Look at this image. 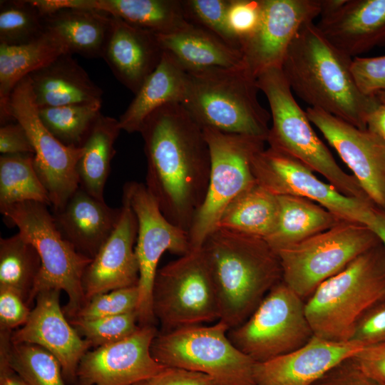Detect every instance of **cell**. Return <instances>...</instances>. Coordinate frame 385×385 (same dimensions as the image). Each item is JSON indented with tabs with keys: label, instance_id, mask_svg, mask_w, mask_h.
<instances>
[{
	"label": "cell",
	"instance_id": "c3c4849f",
	"mask_svg": "<svg viewBox=\"0 0 385 385\" xmlns=\"http://www.w3.org/2000/svg\"><path fill=\"white\" fill-rule=\"evenodd\" d=\"M0 153L2 155L34 154V151L24 127L15 120L0 128Z\"/></svg>",
	"mask_w": 385,
	"mask_h": 385
},
{
	"label": "cell",
	"instance_id": "8992f818",
	"mask_svg": "<svg viewBox=\"0 0 385 385\" xmlns=\"http://www.w3.org/2000/svg\"><path fill=\"white\" fill-rule=\"evenodd\" d=\"M257 83L270 105L272 120L267 138L270 147L321 174L342 194L369 201L354 176L341 168L313 130L282 69L274 68L262 72L257 76Z\"/></svg>",
	"mask_w": 385,
	"mask_h": 385
},
{
	"label": "cell",
	"instance_id": "83f0119b",
	"mask_svg": "<svg viewBox=\"0 0 385 385\" xmlns=\"http://www.w3.org/2000/svg\"><path fill=\"white\" fill-rule=\"evenodd\" d=\"M188 74L170 56L162 58L143 83L118 121L121 130L139 132L145 119L153 111L169 103H183Z\"/></svg>",
	"mask_w": 385,
	"mask_h": 385
},
{
	"label": "cell",
	"instance_id": "bcb514c9",
	"mask_svg": "<svg viewBox=\"0 0 385 385\" xmlns=\"http://www.w3.org/2000/svg\"><path fill=\"white\" fill-rule=\"evenodd\" d=\"M313 385H380L364 374L352 357L334 367Z\"/></svg>",
	"mask_w": 385,
	"mask_h": 385
},
{
	"label": "cell",
	"instance_id": "681fc988",
	"mask_svg": "<svg viewBox=\"0 0 385 385\" xmlns=\"http://www.w3.org/2000/svg\"><path fill=\"white\" fill-rule=\"evenodd\" d=\"M149 385H217L209 376L188 369L166 367L150 379Z\"/></svg>",
	"mask_w": 385,
	"mask_h": 385
},
{
	"label": "cell",
	"instance_id": "d6a6232c",
	"mask_svg": "<svg viewBox=\"0 0 385 385\" xmlns=\"http://www.w3.org/2000/svg\"><path fill=\"white\" fill-rule=\"evenodd\" d=\"M278 211L277 196L257 183L239 195L227 205L216 229L265 239L276 226Z\"/></svg>",
	"mask_w": 385,
	"mask_h": 385
},
{
	"label": "cell",
	"instance_id": "d4e9b609",
	"mask_svg": "<svg viewBox=\"0 0 385 385\" xmlns=\"http://www.w3.org/2000/svg\"><path fill=\"white\" fill-rule=\"evenodd\" d=\"M38 108L102 103L103 91L71 53L28 76Z\"/></svg>",
	"mask_w": 385,
	"mask_h": 385
},
{
	"label": "cell",
	"instance_id": "836d02e7",
	"mask_svg": "<svg viewBox=\"0 0 385 385\" xmlns=\"http://www.w3.org/2000/svg\"><path fill=\"white\" fill-rule=\"evenodd\" d=\"M24 202L51 206L47 190L34 166V154L0 157V207Z\"/></svg>",
	"mask_w": 385,
	"mask_h": 385
},
{
	"label": "cell",
	"instance_id": "8fae6325",
	"mask_svg": "<svg viewBox=\"0 0 385 385\" xmlns=\"http://www.w3.org/2000/svg\"><path fill=\"white\" fill-rule=\"evenodd\" d=\"M153 310L161 332L219 320L216 292L202 247L158 270Z\"/></svg>",
	"mask_w": 385,
	"mask_h": 385
},
{
	"label": "cell",
	"instance_id": "60d3db41",
	"mask_svg": "<svg viewBox=\"0 0 385 385\" xmlns=\"http://www.w3.org/2000/svg\"><path fill=\"white\" fill-rule=\"evenodd\" d=\"M138 301V285L112 290L92 297L78 312L76 318L93 319L137 312Z\"/></svg>",
	"mask_w": 385,
	"mask_h": 385
},
{
	"label": "cell",
	"instance_id": "603a6c76",
	"mask_svg": "<svg viewBox=\"0 0 385 385\" xmlns=\"http://www.w3.org/2000/svg\"><path fill=\"white\" fill-rule=\"evenodd\" d=\"M317 26L339 50L354 58L385 45V0H345L322 14Z\"/></svg>",
	"mask_w": 385,
	"mask_h": 385
},
{
	"label": "cell",
	"instance_id": "f907efd6",
	"mask_svg": "<svg viewBox=\"0 0 385 385\" xmlns=\"http://www.w3.org/2000/svg\"><path fill=\"white\" fill-rule=\"evenodd\" d=\"M366 129L385 141V104L381 103L368 116Z\"/></svg>",
	"mask_w": 385,
	"mask_h": 385
},
{
	"label": "cell",
	"instance_id": "b9f144b4",
	"mask_svg": "<svg viewBox=\"0 0 385 385\" xmlns=\"http://www.w3.org/2000/svg\"><path fill=\"white\" fill-rule=\"evenodd\" d=\"M262 11V0H229L227 24L240 44L257 29Z\"/></svg>",
	"mask_w": 385,
	"mask_h": 385
},
{
	"label": "cell",
	"instance_id": "f5cc1de1",
	"mask_svg": "<svg viewBox=\"0 0 385 385\" xmlns=\"http://www.w3.org/2000/svg\"><path fill=\"white\" fill-rule=\"evenodd\" d=\"M8 353L1 352L0 385H28L19 376L10 368L8 361Z\"/></svg>",
	"mask_w": 385,
	"mask_h": 385
},
{
	"label": "cell",
	"instance_id": "9c48e42d",
	"mask_svg": "<svg viewBox=\"0 0 385 385\" xmlns=\"http://www.w3.org/2000/svg\"><path fill=\"white\" fill-rule=\"evenodd\" d=\"M380 242L366 225L342 220L275 252L281 265L282 281L304 299L324 281Z\"/></svg>",
	"mask_w": 385,
	"mask_h": 385
},
{
	"label": "cell",
	"instance_id": "e0dca14e",
	"mask_svg": "<svg viewBox=\"0 0 385 385\" xmlns=\"http://www.w3.org/2000/svg\"><path fill=\"white\" fill-rule=\"evenodd\" d=\"M307 115L354 173L371 204L385 212V141L320 109Z\"/></svg>",
	"mask_w": 385,
	"mask_h": 385
},
{
	"label": "cell",
	"instance_id": "f6af8a7d",
	"mask_svg": "<svg viewBox=\"0 0 385 385\" xmlns=\"http://www.w3.org/2000/svg\"><path fill=\"white\" fill-rule=\"evenodd\" d=\"M24 299L17 291L0 287L1 330L9 331L26 322L31 311Z\"/></svg>",
	"mask_w": 385,
	"mask_h": 385
},
{
	"label": "cell",
	"instance_id": "8d00e7d4",
	"mask_svg": "<svg viewBox=\"0 0 385 385\" xmlns=\"http://www.w3.org/2000/svg\"><path fill=\"white\" fill-rule=\"evenodd\" d=\"M8 361L13 371L28 385H66L58 361L39 346L13 344Z\"/></svg>",
	"mask_w": 385,
	"mask_h": 385
},
{
	"label": "cell",
	"instance_id": "5bb4252c",
	"mask_svg": "<svg viewBox=\"0 0 385 385\" xmlns=\"http://www.w3.org/2000/svg\"><path fill=\"white\" fill-rule=\"evenodd\" d=\"M11 113L25 129L33 146L36 171L48 191L53 210L61 209L79 188L77 164L83 147L65 145L42 123L28 76L14 87Z\"/></svg>",
	"mask_w": 385,
	"mask_h": 385
},
{
	"label": "cell",
	"instance_id": "f1b7e54d",
	"mask_svg": "<svg viewBox=\"0 0 385 385\" xmlns=\"http://www.w3.org/2000/svg\"><path fill=\"white\" fill-rule=\"evenodd\" d=\"M279 211L273 232L265 240L274 250L301 242L342 221L308 199L277 195Z\"/></svg>",
	"mask_w": 385,
	"mask_h": 385
},
{
	"label": "cell",
	"instance_id": "7c38bea8",
	"mask_svg": "<svg viewBox=\"0 0 385 385\" xmlns=\"http://www.w3.org/2000/svg\"><path fill=\"white\" fill-rule=\"evenodd\" d=\"M305 302L282 280L267 294L256 309L227 337L257 363L289 353L313 336Z\"/></svg>",
	"mask_w": 385,
	"mask_h": 385
},
{
	"label": "cell",
	"instance_id": "7dc6e473",
	"mask_svg": "<svg viewBox=\"0 0 385 385\" xmlns=\"http://www.w3.org/2000/svg\"><path fill=\"white\" fill-rule=\"evenodd\" d=\"M352 359L364 374L385 385V343L365 346Z\"/></svg>",
	"mask_w": 385,
	"mask_h": 385
},
{
	"label": "cell",
	"instance_id": "f35d334b",
	"mask_svg": "<svg viewBox=\"0 0 385 385\" xmlns=\"http://www.w3.org/2000/svg\"><path fill=\"white\" fill-rule=\"evenodd\" d=\"M186 21L203 28L240 51L238 39L230 32L226 21L229 0H181Z\"/></svg>",
	"mask_w": 385,
	"mask_h": 385
},
{
	"label": "cell",
	"instance_id": "d590c367",
	"mask_svg": "<svg viewBox=\"0 0 385 385\" xmlns=\"http://www.w3.org/2000/svg\"><path fill=\"white\" fill-rule=\"evenodd\" d=\"M101 102L38 108L39 117L50 133L65 145L81 148L101 115Z\"/></svg>",
	"mask_w": 385,
	"mask_h": 385
},
{
	"label": "cell",
	"instance_id": "44dd1931",
	"mask_svg": "<svg viewBox=\"0 0 385 385\" xmlns=\"http://www.w3.org/2000/svg\"><path fill=\"white\" fill-rule=\"evenodd\" d=\"M365 346L353 341L333 342L313 335L302 346L256 363V385H313Z\"/></svg>",
	"mask_w": 385,
	"mask_h": 385
},
{
	"label": "cell",
	"instance_id": "db71d44e",
	"mask_svg": "<svg viewBox=\"0 0 385 385\" xmlns=\"http://www.w3.org/2000/svg\"><path fill=\"white\" fill-rule=\"evenodd\" d=\"M379 102L385 104V91H381L375 94Z\"/></svg>",
	"mask_w": 385,
	"mask_h": 385
},
{
	"label": "cell",
	"instance_id": "277c9868",
	"mask_svg": "<svg viewBox=\"0 0 385 385\" xmlns=\"http://www.w3.org/2000/svg\"><path fill=\"white\" fill-rule=\"evenodd\" d=\"M384 297L385 249L380 242L321 284L305 302V314L314 336L348 342L361 316Z\"/></svg>",
	"mask_w": 385,
	"mask_h": 385
},
{
	"label": "cell",
	"instance_id": "4316f807",
	"mask_svg": "<svg viewBox=\"0 0 385 385\" xmlns=\"http://www.w3.org/2000/svg\"><path fill=\"white\" fill-rule=\"evenodd\" d=\"M64 53H70L54 31L45 29L36 39L21 45L0 44V121L14 120L10 109L11 93L17 83L32 72Z\"/></svg>",
	"mask_w": 385,
	"mask_h": 385
},
{
	"label": "cell",
	"instance_id": "cb8c5ba5",
	"mask_svg": "<svg viewBox=\"0 0 385 385\" xmlns=\"http://www.w3.org/2000/svg\"><path fill=\"white\" fill-rule=\"evenodd\" d=\"M121 207H111L104 200L79 187L53 216L63 237L80 254L93 259L115 228Z\"/></svg>",
	"mask_w": 385,
	"mask_h": 385
},
{
	"label": "cell",
	"instance_id": "7402d4cb",
	"mask_svg": "<svg viewBox=\"0 0 385 385\" xmlns=\"http://www.w3.org/2000/svg\"><path fill=\"white\" fill-rule=\"evenodd\" d=\"M162 56L157 34L111 16L101 58L128 89L135 94Z\"/></svg>",
	"mask_w": 385,
	"mask_h": 385
},
{
	"label": "cell",
	"instance_id": "3957f363",
	"mask_svg": "<svg viewBox=\"0 0 385 385\" xmlns=\"http://www.w3.org/2000/svg\"><path fill=\"white\" fill-rule=\"evenodd\" d=\"M202 248L216 292L219 320L230 329L247 320L282 280L279 258L264 238L216 229Z\"/></svg>",
	"mask_w": 385,
	"mask_h": 385
},
{
	"label": "cell",
	"instance_id": "4dcf8cb0",
	"mask_svg": "<svg viewBox=\"0 0 385 385\" xmlns=\"http://www.w3.org/2000/svg\"><path fill=\"white\" fill-rule=\"evenodd\" d=\"M83 9L108 14L155 34H168L189 24L181 0H84Z\"/></svg>",
	"mask_w": 385,
	"mask_h": 385
},
{
	"label": "cell",
	"instance_id": "7a4b0ae2",
	"mask_svg": "<svg viewBox=\"0 0 385 385\" xmlns=\"http://www.w3.org/2000/svg\"><path fill=\"white\" fill-rule=\"evenodd\" d=\"M352 59L331 43L312 21L297 32L281 69L292 93L309 107L366 129L368 116L381 103L375 95L359 89Z\"/></svg>",
	"mask_w": 385,
	"mask_h": 385
},
{
	"label": "cell",
	"instance_id": "ba28073f",
	"mask_svg": "<svg viewBox=\"0 0 385 385\" xmlns=\"http://www.w3.org/2000/svg\"><path fill=\"white\" fill-rule=\"evenodd\" d=\"M229 329L218 320L212 325H193L158 333L151 353L165 367L205 374L217 385H256L257 362L231 342Z\"/></svg>",
	"mask_w": 385,
	"mask_h": 385
},
{
	"label": "cell",
	"instance_id": "11a10c76",
	"mask_svg": "<svg viewBox=\"0 0 385 385\" xmlns=\"http://www.w3.org/2000/svg\"><path fill=\"white\" fill-rule=\"evenodd\" d=\"M149 381L150 380L140 381L133 385H149Z\"/></svg>",
	"mask_w": 385,
	"mask_h": 385
},
{
	"label": "cell",
	"instance_id": "ab89813d",
	"mask_svg": "<svg viewBox=\"0 0 385 385\" xmlns=\"http://www.w3.org/2000/svg\"><path fill=\"white\" fill-rule=\"evenodd\" d=\"M136 312L116 316L72 321L75 329L91 346H101L122 340L135 332L140 326Z\"/></svg>",
	"mask_w": 385,
	"mask_h": 385
},
{
	"label": "cell",
	"instance_id": "7bdbcfd3",
	"mask_svg": "<svg viewBox=\"0 0 385 385\" xmlns=\"http://www.w3.org/2000/svg\"><path fill=\"white\" fill-rule=\"evenodd\" d=\"M351 72L359 89L373 96L385 91V55L376 57H355Z\"/></svg>",
	"mask_w": 385,
	"mask_h": 385
},
{
	"label": "cell",
	"instance_id": "52a82bcc",
	"mask_svg": "<svg viewBox=\"0 0 385 385\" xmlns=\"http://www.w3.org/2000/svg\"><path fill=\"white\" fill-rule=\"evenodd\" d=\"M0 210L34 246L41 260V268L28 301L43 291L63 290L68 297L66 312L76 317L86 300L83 278L92 259L78 252L63 237L48 205L24 202L1 207Z\"/></svg>",
	"mask_w": 385,
	"mask_h": 385
},
{
	"label": "cell",
	"instance_id": "5b68a950",
	"mask_svg": "<svg viewBox=\"0 0 385 385\" xmlns=\"http://www.w3.org/2000/svg\"><path fill=\"white\" fill-rule=\"evenodd\" d=\"M187 74L182 105L202 128L267 139L271 115L259 102L257 79L244 66Z\"/></svg>",
	"mask_w": 385,
	"mask_h": 385
},
{
	"label": "cell",
	"instance_id": "4fadbf2b",
	"mask_svg": "<svg viewBox=\"0 0 385 385\" xmlns=\"http://www.w3.org/2000/svg\"><path fill=\"white\" fill-rule=\"evenodd\" d=\"M138 221L135 254L139 264V301L137 309L140 326L153 325V289L159 260L164 252L183 256L192 247L189 234L170 222L144 183L127 182L123 188Z\"/></svg>",
	"mask_w": 385,
	"mask_h": 385
},
{
	"label": "cell",
	"instance_id": "484cf974",
	"mask_svg": "<svg viewBox=\"0 0 385 385\" xmlns=\"http://www.w3.org/2000/svg\"><path fill=\"white\" fill-rule=\"evenodd\" d=\"M163 53L186 73L244 66L242 53L212 32L188 24L168 34H157Z\"/></svg>",
	"mask_w": 385,
	"mask_h": 385
},
{
	"label": "cell",
	"instance_id": "6da1fadb",
	"mask_svg": "<svg viewBox=\"0 0 385 385\" xmlns=\"http://www.w3.org/2000/svg\"><path fill=\"white\" fill-rule=\"evenodd\" d=\"M139 133L147 163L145 185L164 216L189 232L210 180L203 129L181 103H169L149 115Z\"/></svg>",
	"mask_w": 385,
	"mask_h": 385
},
{
	"label": "cell",
	"instance_id": "9a60e30c",
	"mask_svg": "<svg viewBox=\"0 0 385 385\" xmlns=\"http://www.w3.org/2000/svg\"><path fill=\"white\" fill-rule=\"evenodd\" d=\"M256 183L274 195H293L312 200L344 221L366 224L374 205L346 196L320 180L297 159L269 147L252 161Z\"/></svg>",
	"mask_w": 385,
	"mask_h": 385
},
{
	"label": "cell",
	"instance_id": "2e32d148",
	"mask_svg": "<svg viewBox=\"0 0 385 385\" xmlns=\"http://www.w3.org/2000/svg\"><path fill=\"white\" fill-rule=\"evenodd\" d=\"M321 14V0H262L260 23L241 42L243 65L255 78L270 68H281L301 27Z\"/></svg>",
	"mask_w": 385,
	"mask_h": 385
},
{
	"label": "cell",
	"instance_id": "ac0fdd59",
	"mask_svg": "<svg viewBox=\"0 0 385 385\" xmlns=\"http://www.w3.org/2000/svg\"><path fill=\"white\" fill-rule=\"evenodd\" d=\"M157 334L153 325L140 326L122 340L87 351L76 376L82 385H133L154 378L166 368L151 353Z\"/></svg>",
	"mask_w": 385,
	"mask_h": 385
},
{
	"label": "cell",
	"instance_id": "ffe728a7",
	"mask_svg": "<svg viewBox=\"0 0 385 385\" xmlns=\"http://www.w3.org/2000/svg\"><path fill=\"white\" fill-rule=\"evenodd\" d=\"M59 294L60 291L54 289L38 293L28 320L11 339L14 344H35L47 350L58 361L63 375L73 379L91 344L66 320L60 306Z\"/></svg>",
	"mask_w": 385,
	"mask_h": 385
},
{
	"label": "cell",
	"instance_id": "30bf717a",
	"mask_svg": "<svg viewBox=\"0 0 385 385\" xmlns=\"http://www.w3.org/2000/svg\"><path fill=\"white\" fill-rule=\"evenodd\" d=\"M202 129L210 153V175L206 197L188 232L192 249L201 247L227 205L257 184L252 161L267 142L263 137Z\"/></svg>",
	"mask_w": 385,
	"mask_h": 385
},
{
	"label": "cell",
	"instance_id": "f546056e",
	"mask_svg": "<svg viewBox=\"0 0 385 385\" xmlns=\"http://www.w3.org/2000/svg\"><path fill=\"white\" fill-rule=\"evenodd\" d=\"M42 19L45 29L57 34L71 54L102 56L111 16L96 11L65 9Z\"/></svg>",
	"mask_w": 385,
	"mask_h": 385
},
{
	"label": "cell",
	"instance_id": "ee69618b",
	"mask_svg": "<svg viewBox=\"0 0 385 385\" xmlns=\"http://www.w3.org/2000/svg\"><path fill=\"white\" fill-rule=\"evenodd\" d=\"M350 341L369 346L385 343V297L372 305L357 322Z\"/></svg>",
	"mask_w": 385,
	"mask_h": 385
},
{
	"label": "cell",
	"instance_id": "d6986e66",
	"mask_svg": "<svg viewBox=\"0 0 385 385\" xmlns=\"http://www.w3.org/2000/svg\"><path fill=\"white\" fill-rule=\"evenodd\" d=\"M120 207L115 228L85 271L83 285L87 301L98 294L138 284L139 264L135 250L138 221L124 192Z\"/></svg>",
	"mask_w": 385,
	"mask_h": 385
},
{
	"label": "cell",
	"instance_id": "e575fe53",
	"mask_svg": "<svg viewBox=\"0 0 385 385\" xmlns=\"http://www.w3.org/2000/svg\"><path fill=\"white\" fill-rule=\"evenodd\" d=\"M40 268L36 249L19 232L0 239V287L29 297Z\"/></svg>",
	"mask_w": 385,
	"mask_h": 385
},
{
	"label": "cell",
	"instance_id": "816d5d0a",
	"mask_svg": "<svg viewBox=\"0 0 385 385\" xmlns=\"http://www.w3.org/2000/svg\"><path fill=\"white\" fill-rule=\"evenodd\" d=\"M365 225L377 235L385 249V212L374 207Z\"/></svg>",
	"mask_w": 385,
	"mask_h": 385
},
{
	"label": "cell",
	"instance_id": "1f68e13d",
	"mask_svg": "<svg viewBox=\"0 0 385 385\" xmlns=\"http://www.w3.org/2000/svg\"><path fill=\"white\" fill-rule=\"evenodd\" d=\"M120 130L118 120L101 114L82 145L83 152L77 164L79 187L100 200H104L115 153L114 145Z\"/></svg>",
	"mask_w": 385,
	"mask_h": 385
},
{
	"label": "cell",
	"instance_id": "74e56055",
	"mask_svg": "<svg viewBox=\"0 0 385 385\" xmlns=\"http://www.w3.org/2000/svg\"><path fill=\"white\" fill-rule=\"evenodd\" d=\"M0 9V44H24L44 32L42 17L28 0L4 1Z\"/></svg>",
	"mask_w": 385,
	"mask_h": 385
}]
</instances>
